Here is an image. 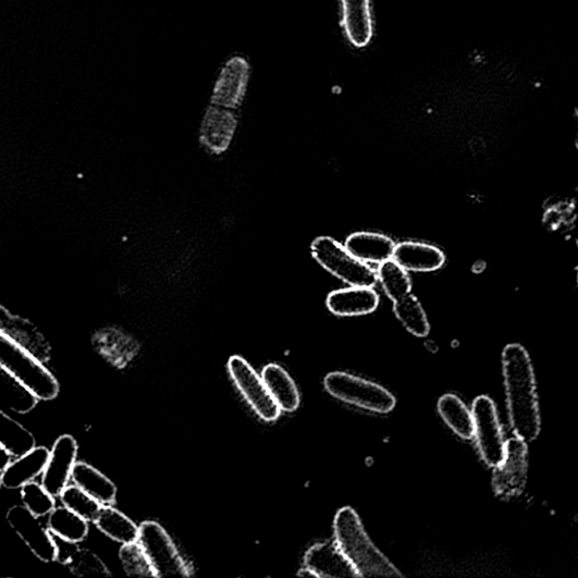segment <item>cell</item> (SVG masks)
<instances>
[{"mask_svg":"<svg viewBox=\"0 0 578 578\" xmlns=\"http://www.w3.org/2000/svg\"><path fill=\"white\" fill-rule=\"evenodd\" d=\"M503 372L513 432L528 444L539 436L541 420L532 362L525 347H505Z\"/></svg>","mask_w":578,"mask_h":578,"instance_id":"1","label":"cell"},{"mask_svg":"<svg viewBox=\"0 0 578 578\" xmlns=\"http://www.w3.org/2000/svg\"><path fill=\"white\" fill-rule=\"evenodd\" d=\"M333 529L341 551L360 577L404 576L373 544L352 507L337 513Z\"/></svg>","mask_w":578,"mask_h":578,"instance_id":"2","label":"cell"},{"mask_svg":"<svg viewBox=\"0 0 578 578\" xmlns=\"http://www.w3.org/2000/svg\"><path fill=\"white\" fill-rule=\"evenodd\" d=\"M0 367L15 377L39 401L50 402L58 397L60 385L36 356L0 333Z\"/></svg>","mask_w":578,"mask_h":578,"instance_id":"3","label":"cell"},{"mask_svg":"<svg viewBox=\"0 0 578 578\" xmlns=\"http://www.w3.org/2000/svg\"><path fill=\"white\" fill-rule=\"evenodd\" d=\"M324 388L333 398L370 413L389 414L397 405L394 395L383 386L344 372L328 374Z\"/></svg>","mask_w":578,"mask_h":578,"instance_id":"4","label":"cell"},{"mask_svg":"<svg viewBox=\"0 0 578 578\" xmlns=\"http://www.w3.org/2000/svg\"><path fill=\"white\" fill-rule=\"evenodd\" d=\"M312 255L317 262L349 286L374 287L378 283L376 271L354 257L339 241L317 237L312 243Z\"/></svg>","mask_w":578,"mask_h":578,"instance_id":"5","label":"cell"},{"mask_svg":"<svg viewBox=\"0 0 578 578\" xmlns=\"http://www.w3.org/2000/svg\"><path fill=\"white\" fill-rule=\"evenodd\" d=\"M137 542L153 566L157 577L193 575L186 561L179 554L171 537L159 524L153 521L142 524Z\"/></svg>","mask_w":578,"mask_h":578,"instance_id":"6","label":"cell"},{"mask_svg":"<svg viewBox=\"0 0 578 578\" xmlns=\"http://www.w3.org/2000/svg\"><path fill=\"white\" fill-rule=\"evenodd\" d=\"M472 416L481 458L487 466L495 468L504 459L506 443L494 402L480 395L472 405Z\"/></svg>","mask_w":578,"mask_h":578,"instance_id":"7","label":"cell"},{"mask_svg":"<svg viewBox=\"0 0 578 578\" xmlns=\"http://www.w3.org/2000/svg\"><path fill=\"white\" fill-rule=\"evenodd\" d=\"M230 374L256 414L266 421H273L281 416V408L272 399L262 378L257 374L251 365L239 356L229 360Z\"/></svg>","mask_w":578,"mask_h":578,"instance_id":"8","label":"cell"},{"mask_svg":"<svg viewBox=\"0 0 578 578\" xmlns=\"http://www.w3.org/2000/svg\"><path fill=\"white\" fill-rule=\"evenodd\" d=\"M528 479V445L519 439L509 440L505 444L503 462L495 467L493 487L495 494L502 500L520 496Z\"/></svg>","mask_w":578,"mask_h":578,"instance_id":"9","label":"cell"},{"mask_svg":"<svg viewBox=\"0 0 578 578\" xmlns=\"http://www.w3.org/2000/svg\"><path fill=\"white\" fill-rule=\"evenodd\" d=\"M250 64L246 57L236 54L226 60L217 78L210 104L236 110L247 95Z\"/></svg>","mask_w":578,"mask_h":578,"instance_id":"10","label":"cell"},{"mask_svg":"<svg viewBox=\"0 0 578 578\" xmlns=\"http://www.w3.org/2000/svg\"><path fill=\"white\" fill-rule=\"evenodd\" d=\"M7 520L37 558L45 563L56 562L52 536L35 514L25 506L15 505L8 512Z\"/></svg>","mask_w":578,"mask_h":578,"instance_id":"11","label":"cell"},{"mask_svg":"<svg viewBox=\"0 0 578 578\" xmlns=\"http://www.w3.org/2000/svg\"><path fill=\"white\" fill-rule=\"evenodd\" d=\"M77 452V442L71 435L60 436L54 442L42 476L44 489L53 497H59L69 485Z\"/></svg>","mask_w":578,"mask_h":578,"instance_id":"12","label":"cell"},{"mask_svg":"<svg viewBox=\"0 0 578 578\" xmlns=\"http://www.w3.org/2000/svg\"><path fill=\"white\" fill-rule=\"evenodd\" d=\"M304 566L311 569L318 578L360 577L336 541L312 545L304 557Z\"/></svg>","mask_w":578,"mask_h":578,"instance_id":"13","label":"cell"},{"mask_svg":"<svg viewBox=\"0 0 578 578\" xmlns=\"http://www.w3.org/2000/svg\"><path fill=\"white\" fill-rule=\"evenodd\" d=\"M0 333L23 346L40 361L50 360L51 347L39 329L3 307H0Z\"/></svg>","mask_w":578,"mask_h":578,"instance_id":"14","label":"cell"},{"mask_svg":"<svg viewBox=\"0 0 578 578\" xmlns=\"http://www.w3.org/2000/svg\"><path fill=\"white\" fill-rule=\"evenodd\" d=\"M237 127L234 110L210 104L202 119L200 139L212 151L220 155L230 146Z\"/></svg>","mask_w":578,"mask_h":578,"instance_id":"15","label":"cell"},{"mask_svg":"<svg viewBox=\"0 0 578 578\" xmlns=\"http://www.w3.org/2000/svg\"><path fill=\"white\" fill-rule=\"evenodd\" d=\"M380 304V296L373 287L351 286L331 292L327 307L339 317H358L373 313Z\"/></svg>","mask_w":578,"mask_h":578,"instance_id":"16","label":"cell"},{"mask_svg":"<svg viewBox=\"0 0 578 578\" xmlns=\"http://www.w3.org/2000/svg\"><path fill=\"white\" fill-rule=\"evenodd\" d=\"M50 451L45 446H36L32 451L19 456L15 462L0 475L2 485L7 490H19L27 483L34 481L38 476L44 474L48 464Z\"/></svg>","mask_w":578,"mask_h":578,"instance_id":"17","label":"cell"},{"mask_svg":"<svg viewBox=\"0 0 578 578\" xmlns=\"http://www.w3.org/2000/svg\"><path fill=\"white\" fill-rule=\"evenodd\" d=\"M407 271L431 272L445 263V255L429 243L407 241L395 245L393 258Z\"/></svg>","mask_w":578,"mask_h":578,"instance_id":"18","label":"cell"},{"mask_svg":"<svg viewBox=\"0 0 578 578\" xmlns=\"http://www.w3.org/2000/svg\"><path fill=\"white\" fill-rule=\"evenodd\" d=\"M343 26L348 41L367 47L373 36L370 0H342Z\"/></svg>","mask_w":578,"mask_h":578,"instance_id":"19","label":"cell"},{"mask_svg":"<svg viewBox=\"0 0 578 578\" xmlns=\"http://www.w3.org/2000/svg\"><path fill=\"white\" fill-rule=\"evenodd\" d=\"M345 248L365 263L381 265L393 258L395 243L384 234L357 232L347 237Z\"/></svg>","mask_w":578,"mask_h":578,"instance_id":"20","label":"cell"},{"mask_svg":"<svg viewBox=\"0 0 578 578\" xmlns=\"http://www.w3.org/2000/svg\"><path fill=\"white\" fill-rule=\"evenodd\" d=\"M261 378L281 410L293 413L298 408L300 399L297 386L280 365H267Z\"/></svg>","mask_w":578,"mask_h":578,"instance_id":"21","label":"cell"},{"mask_svg":"<svg viewBox=\"0 0 578 578\" xmlns=\"http://www.w3.org/2000/svg\"><path fill=\"white\" fill-rule=\"evenodd\" d=\"M71 479L82 491L100 504H114L116 497L115 484L95 467L84 463H76Z\"/></svg>","mask_w":578,"mask_h":578,"instance_id":"22","label":"cell"},{"mask_svg":"<svg viewBox=\"0 0 578 578\" xmlns=\"http://www.w3.org/2000/svg\"><path fill=\"white\" fill-rule=\"evenodd\" d=\"M39 399L15 377L0 367V405L21 415L33 411Z\"/></svg>","mask_w":578,"mask_h":578,"instance_id":"23","label":"cell"},{"mask_svg":"<svg viewBox=\"0 0 578 578\" xmlns=\"http://www.w3.org/2000/svg\"><path fill=\"white\" fill-rule=\"evenodd\" d=\"M439 413L448 428L464 440L475 436L474 416L466 404L455 394H444L438 405Z\"/></svg>","mask_w":578,"mask_h":578,"instance_id":"24","label":"cell"},{"mask_svg":"<svg viewBox=\"0 0 578 578\" xmlns=\"http://www.w3.org/2000/svg\"><path fill=\"white\" fill-rule=\"evenodd\" d=\"M94 524L116 542L125 544L138 539L139 528L124 513L110 505H102Z\"/></svg>","mask_w":578,"mask_h":578,"instance_id":"25","label":"cell"},{"mask_svg":"<svg viewBox=\"0 0 578 578\" xmlns=\"http://www.w3.org/2000/svg\"><path fill=\"white\" fill-rule=\"evenodd\" d=\"M0 446H3L14 458H19L35 448L37 442L32 432L0 409Z\"/></svg>","mask_w":578,"mask_h":578,"instance_id":"26","label":"cell"},{"mask_svg":"<svg viewBox=\"0 0 578 578\" xmlns=\"http://www.w3.org/2000/svg\"><path fill=\"white\" fill-rule=\"evenodd\" d=\"M393 311L395 317L414 336L419 339L429 336L431 325L428 316H426L419 299L415 295L410 293L395 300Z\"/></svg>","mask_w":578,"mask_h":578,"instance_id":"27","label":"cell"},{"mask_svg":"<svg viewBox=\"0 0 578 578\" xmlns=\"http://www.w3.org/2000/svg\"><path fill=\"white\" fill-rule=\"evenodd\" d=\"M48 528L52 534L82 542L88 534V522L66 506L54 507L49 514Z\"/></svg>","mask_w":578,"mask_h":578,"instance_id":"28","label":"cell"},{"mask_svg":"<svg viewBox=\"0 0 578 578\" xmlns=\"http://www.w3.org/2000/svg\"><path fill=\"white\" fill-rule=\"evenodd\" d=\"M378 278L385 294L393 302L411 293L413 284L408 271L393 259L380 265Z\"/></svg>","mask_w":578,"mask_h":578,"instance_id":"29","label":"cell"},{"mask_svg":"<svg viewBox=\"0 0 578 578\" xmlns=\"http://www.w3.org/2000/svg\"><path fill=\"white\" fill-rule=\"evenodd\" d=\"M59 497L64 506L83 517L87 522H95L102 507V504L90 497L76 484L67 485Z\"/></svg>","mask_w":578,"mask_h":578,"instance_id":"30","label":"cell"},{"mask_svg":"<svg viewBox=\"0 0 578 578\" xmlns=\"http://www.w3.org/2000/svg\"><path fill=\"white\" fill-rule=\"evenodd\" d=\"M119 557L127 575L133 577H157L153 566H151L137 541L125 543L121 546Z\"/></svg>","mask_w":578,"mask_h":578,"instance_id":"31","label":"cell"},{"mask_svg":"<svg viewBox=\"0 0 578 578\" xmlns=\"http://www.w3.org/2000/svg\"><path fill=\"white\" fill-rule=\"evenodd\" d=\"M21 490L24 506L37 517L50 514L56 507L54 497L44 489L42 484L27 482Z\"/></svg>","mask_w":578,"mask_h":578,"instance_id":"32","label":"cell"},{"mask_svg":"<svg viewBox=\"0 0 578 578\" xmlns=\"http://www.w3.org/2000/svg\"><path fill=\"white\" fill-rule=\"evenodd\" d=\"M67 566L78 577L111 576L109 568L98 555L88 550H81V548Z\"/></svg>","mask_w":578,"mask_h":578,"instance_id":"33","label":"cell"},{"mask_svg":"<svg viewBox=\"0 0 578 578\" xmlns=\"http://www.w3.org/2000/svg\"><path fill=\"white\" fill-rule=\"evenodd\" d=\"M52 539L56 546V562L69 565L79 551L78 543L56 534H52Z\"/></svg>","mask_w":578,"mask_h":578,"instance_id":"34","label":"cell"},{"mask_svg":"<svg viewBox=\"0 0 578 578\" xmlns=\"http://www.w3.org/2000/svg\"><path fill=\"white\" fill-rule=\"evenodd\" d=\"M12 458L13 456L3 446H0V472L9 466Z\"/></svg>","mask_w":578,"mask_h":578,"instance_id":"35","label":"cell"},{"mask_svg":"<svg viewBox=\"0 0 578 578\" xmlns=\"http://www.w3.org/2000/svg\"><path fill=\"white\" fill-rule=\"evenodd\" d=\"M297 576H299V577H317V575L311 569H309L306 566H304V568L299 569V571L297 573Z\"/></svg>","mask_w":578,"mask_h":578,"instance_id":"36","label":"cell"},{"mask_svg":"<svg viewBox=\"0 0 578 578\" xmlns=\"http://www.w3.org/2000/svg\"><path fill=\"white\" fill-rule=\"evenodd\" d=\"M0 485H2V479H0Z\"/></svg>","mask_w":578,"mask_h":578,"instance_id":"37","label":"cell"}]
</instances>
